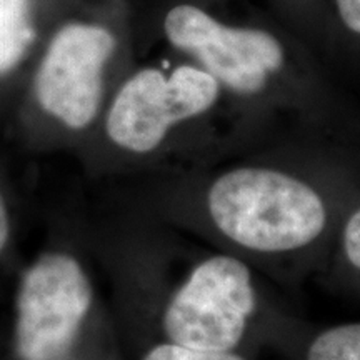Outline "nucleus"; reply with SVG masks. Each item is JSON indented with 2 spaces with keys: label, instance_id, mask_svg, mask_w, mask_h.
I'll return each mask as SVG.
<instances>
[{
  "label": "nucleus",
  "instance_id": "ddd939ff",
  "mask_svg": "<svg viewBox=\"0 0 360 360\" xmlns=\"http://www.w3.org/2000/svg\"><path fill=\"white\" fill-rule=\"evenodd\" d=\"M12 238V215L2 188H0V257L7 250Z\"/></svg>",
  "mask_w": 360,
  "mask_h": 360
},
{
  "label": "nucleus",
  "instance_id": "9b49d317",
  "mask_svg": "<svg viewBox=\"0 0 360 360\" xmlns=\"http://www.w3.org/2000/svg\"><path fill=\"white\" fill-rule=\"evenodd\" d=\"M141 360H264L262 357L238 352H217V350L191 349L170 342H154L142 347Z\"/></svg>",
  "mask_w": 360,
  "mask_h": 360
},
{
  "label": "nucleus",
  "instance_id": "9d476101",
  "mask_svg": "<svg viewBox=\"0 0 360 360\" xmlns=\"http://www.w3.org/2000/svg\"><path fill=\"white\" fill-rule=\"evenodd\" d=\"M30 0H0V74L24 57L35 39Z\"/></svg>",
  "mask_w": 360,
  "mask_h": 360
},
{
  "label": "nucleus",
  "instance_id": "20e7f679",
  "mask_svg": "<svg viewBox=\"0 0 360 360\" xmlns=\"http://www.w3.org/2000/svg\"><path fill=\"white\" fill-rule=\"evenodd\" d=\"M90 139L98 167L135 179L202 167L274 141L210 72L170 49L125 72Z\"/></svg>",
  "mask_w": 360,
  "mask_h": 360
},
{
  "label": "nucleus",
  "instance_id": "f257e3e1",
  "mask_svg": "<svg viewBox=\"0 0 360 360\" xmlns=\"http://www.w3.org/2000/svg\"><path fill=\"white\" fill-rule=\"evenodd\" d=\"M359 193V146L290 135L135 179L127 205L236 255L292 294L314 281Z\"/></svg>",
  "mask_w": 360,
  "mask_h": 360
},
{
  "label": "nucleus",
  "instance_id": "1a4fd4ad",
  "mask_svg": "<svg viewBox=\"0 0 360 360\" xmlns=\"http://www.w3.org/2000/svg\"><path fill=\"white\" fill-rule=\"evenodd\" d=\"M287 360H360V321L310 323Z\"/></svg>",
  "mask_w": 360,
  "mask_h": 360
},
{
  "label": "nucleus",
  "instance_id": "39448f33",
  "mask_svg": "<svg viewBox=\"0 0 360 360\" xmlns=\"http://www.w3.org/2000/svg\"><path fill=\"white\" fill-rule=\"evenodd\" d=\"M13 314L20 360H74L102 330L105 314L82 252L58 245L37 255L22 272Z\"/></svg>",
  "mask_w": 360,
  "mask_h": 360
},
{
  "label": "nucleus",
  "instance_id": "0eeeda50",
  "mask_svg": "<svg viewBox=\"0 0 360 360\" xmlns=\"http://www.w3.org/2000/svg\"><path fill=\"white\" fill-rule=\"evenodd\" d=\"M312 47L345 84L354 90L357 89L360 85V0H314Z\"/></svg>",
  "mask_w": 360,
  "mask_h": 360
},
{
  "label": "nucleus",
  "instance_id": "6e6552de",
  "mask_svg": "<svg viewBox=\"0 0 360 360\" xmlns=\"http://www.w3.org/2000/svg\"><path fill=\"white\" fill-rule=\"evenodd\" d=\"M314 282L335 299L360 304V193L342 215Z\"/></svg>",
  "mask_w": 360,
  "mask_h": 360
},
{
  "label": "nucleus",
  "instance_id": "7ed1b4c3",
  "mask_svg": "<svg viewBox=\"0 0 360 360\" xmlns=\"http://www.w3.org/2000/svg\"><path fill=\"white\" fill-rule=\"evenodd\" d=\"M154 39L214 75L272 139L360 147V97L304 37L249 0H157Z\"/></svg>",
  "mask_w": 360,
  "mask_h": 360
},
{
  "label": "nucleus",
  "instance_id": "f03ea898",
  "mask_svg": "<svg viewBox=\"0 0 360 360\" xmlns=\"http://www.w3.org/2000/svg\"><path fill=\"white\" fill-rule=\"evenodd\" d=\"M103 242L122 314L142 347L170 342L191 349L290 357L310 322L287 292L229 252L127 205Z\"/></svg>",
  "mask_w": 360,
  "mask_h": 360
},
{
  "label": "nucleus",
  "instance_id": "f8f14e48",
  "mask_svg": "<svg viewBox=\"0 0 360 360\" xmlns=\"http://www.w3.org/2000/svg\"><path fill=\"white\" fill-rule=\"evenodd\" d=\"M270 11L312 45L314 0H269Z\"/></svg>",
  "mask_w": 360,
  "mask_h": 360
},
{
  "label": "nucleus",
  "instance_id": "423d86ee",
  "mask_svg": "<svg viewBox=\"0 0 360 360\" xmlns=\"http://www.w3.org/2000/svg\"><path fill=\"white\" fill-rule=\"evenodd\" d=\"M124 37L101 20L65 22L45 49L34 79L40 110L69 137H90L124 77Z\"/></svg>",
  "mask_w": 360,
  "mask_h": 360
}]
</instances>
